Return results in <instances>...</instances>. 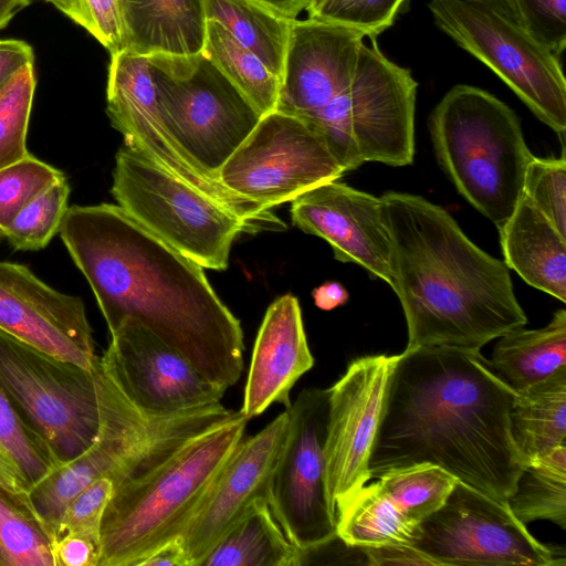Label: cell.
<instances>
[{
	"instance_id": "obj_11",
	"label": "cell",
	"mask_w": 566,
	"mask_h": 566,
	"mask_svg": "<svg viewBox=\"0 0 566 566\" xmlns=\"http://www.w3.org/2000/svg\"><path fill=\"white\" fill-rule=\"evenodd\" d=\"M0 387L60 464L94 441L99 426L94 370L54 357L0 329Z\"/></svg>"
},
{
	"instance_id": "obj_34",
	"label": "cell",
	"mask_w": 566,
	"mask_h": 566,
	"mask_svg": "<svg viewBox=\"0 0 566 566\" xmlns=\"http://www.w3.org/2000/svg\"><path fill=\"white\" fill-rule=\"evenodd\" d=\"M35 85L34 64H29L0 90V169L30 154L27 135Z\"/></svg>"
},
{
	"instance_id": "obj_42",
	"label": "cell",
	"mask_w": 566,
	"mask_h": 566,
	"mask_svg": "<svg viewBox=\"0 0 566 566\" xmlns=\"http://www.w3.org/2000/svg\"><path fill=\"white\" fill-rule=\"evenodd\" d=\"M54 566H98L101 539L82 534H66L51 545Z\"/></svg>"
},
{
	"instance_id": "obj_4",
	"label": "cell",
	"mask_w": 566,
	"mask_h": 566,
	"mask_svg": "<svg viewBox=\"0 0 566 566\" xmlns=\"http://www.w3.org/2000/svg\"><path fill=\"white\" fill-rule=\"evenodd\" d=\"M94 374L99 412L94 441L28 494L29 510L51 544L64 509L91 482L111 476L116 489L154 470L198 436L242 415L221 402L177 413H148L124 396L103 370L99 357Z\"/></svg>"
},
{
	"instance_id": "obj_32",
	"label": "cell",
	"mask_w": 566,
	"mask_h": 566,
	"mask_svg": "<svg viewBox=\"0 0 566 566\" xmlns=\"http://www.w3.org/2000/svg\"><path fill=\"white\" fill-rule=\"evenodd\" d=\"M0 546L8 566H54L51 543L36 518L1 489Z\"/></svg>"
},
{
	"instance_id": "obj_43",
	"label": "cell",
	"mask_w": 566,
	"mask_h": 566,
	"mask_svg": "<svg viewBox=\"0 0 566 566\" xmlns=\"http://www.w3.org/2000/svg\"><path fill=\"white\" fill-rule=\"evenodd\" d=\"M370 566L416 565L436 566L424 554L409 545L363 546Z\"/></svg>"
},
{
	"instance_id": "obj_10",
	"label": "cell",
	"mask_w": 566,
	"mask_h": 566,
	"mask_svg": "<svg viewBox=\"0 0 566 566\" xmlns=\"http://www.w3.org/2000/svg\"><path fill=\"white\" fill-rule=\"evenodd\" d=\"M436 24L489 66L536 117L564 136L566 80L559 57L526 28L481 0H430Z\"/></svg>"
},
{
	"instance_id": "obj_9",
	"label": "cell",
	"mask_w": 566,
	"mask_h": 566,
	"mask_svg": "<svg viewBox=\"0 0 566 566\" xmlns=\"http://www.w3.org/2000/svg\"><path fill=\"white\" fill-rule=\"evenodd\" d=\"M147 57L166 128L201 169L218 179L222 165L262 115L205 51Z\"/></svg>"
},
{
	"instance_id": "obj_15",
	"label": "cell",
	"mask_w": 566,
	"mask_h": 566,
	"mask_svg": "<svg viewBox=\"0 0 566 566\" xmlns=\"http://www.w3.org/2000/svg\"><path fill=\"white\" fill-rule=\"evenodd\" d=\"M329 388L303 389L286 407L287 434L270 488L269 504L287 538L298 548L337 534L325 482Z\"/></svg>"
},
{
	"instance_id": "obj_35",
	"label": "cell",
	"mask_w": 566,
	"mask_h": 566,
	"mask_svg": "<svg viewBox=\"0 0 566 566\" xmlns=\"http://www.w3.org/2000/svg\"><path fill=\"white\" fill-rule=\"evenodd\" d=\"M0 447L18 465L29 489L61 465L48 443L19 416L1 387Z\"/></svg>"
},
{
	"instance_id": "obj_22",
	"label": "cell",
	"mask_w": 566,
	"mask_h": 566,
	"mask_svg": "<svg viewBox=\"0 0 566 566\" xmlns=\"http://www.w3.org/2000/svg\"><path fill=\"white\" fill-rule=\"evenodd\" d=\"M366 35L313 19L292 21L276 109L310 122L352 83Z\"/></svg>"
},
{
	"instance_id": "obj_47",
	"label": "cell",
	"mask_w": 566,
	"mask_h": 566,
	"mask_svg": "<svg viewBox=\"0 0 566 566\" xmlns=\"http://www.w3.org/2000/svg\"><path fill=\"white\" fill-rule=\"evenodd\" d=\"M315 305L323 311H332L348 301L347 290L338 282L328 281L317 286L313 293Z\"/></svg>"
},
{
	"instance_id": "obj_46",
	"label": "cell",
	"mask_w": 566,
	"mask_h": 566,
	"mask_svg": "<svg viewBox=\"0 0 566 566\" xmlns=\"http://www.w3.org/2000/svg\"><path fill=\"white\" fill-rule=\"evenodd\" d=\"M138 566H188L179 543L176 538L147 555Z\"/></svg>"
},
{
	"instance_id": "obj_8",
	"label": "cell",
	"mask_w": 566,
	"mask_h": 566,
	"mask_svg": "<svg viewBox=\"0 0 566 566\" xmlns=\"http://www.w3.org/2000/svg\"><path fill=\"white\" fill-rule=\"evenodd\" d=\"M111 192L128 216L203 269L226 270L234 239L251 233L238 216L125 143Z\"/></svg>"
},
{
	"instance_id": "obj_40",
	"label": "cell",
	"mask_w": 566,
	"mask_h": 566,
	"mask_svg": "<svg viewBox=\"0 0 566 566\" xmlns=\"http://www.w3.org/2000/svg\"><path fill=\"white\" fill-rule=\"evenodd\" d=\"M93 35L111 54L122 50L117 0H43Z\"/></svg>"
},
{
	"instance_id": "obj_3",
	"label": "cell",
	"mask_w": 566,
	"mask_h": 566,
	"mask_svg": "<svg viewBox=\"0 0 566 566\" xmlns=\"http://www.w3.org/2000/svg\"><path fill=\"white\" fill-rule=\"evenodd\" d=\"M380 198L391 239L390 286L407 323L403 352L480 350L525 326L504 261L475 245L451 214L426 198L395 191Z\"/></svg>"
},
{
	"instance_id": "obj_17",
	"label": "cell",
	"mask_w": 566,
	"mask_h": 566,
	"mask_svg": "<svg viewBox=\"0 0 566 566\" xmlns=\"http://www.w3.org/2000/svg\"><path fill=\"white\" fill-rule=\"evenodd\" d=\"M99 364L124 396L148 413L214 405L227 391L134 318L111 334Z\"/></svg>"
},
{
	"instance_id": "obj_5",
	"label": "cell",
	"mask_w": 566,
	"mask_h": 566,
	"mask_svg": "<svg viewBox=\"0 0 566 566\" xmlns=\"http://www.w3.org/2000/svg\"><path fill=\"white\" fill-rule=\"evenodd\" d=\"M247 422L241 415L207 431L154 470L119 484L103 515L98 566H138L178 538L243 439Z\"/></svg>"
},
{
	"instance_id": "obj_41",
	"label": "cell",
	"mask_w": 566,
	"mask_h": 566,
	"mask_svg": "<svg viewBox=\"0 0 566 566\" xmlns=\"http://www.w3.org/2000/svg\"><path fill=\"white\" fill-rule=\"evenodd\" d=\"M523 25L558 57L566 46V0H517Z\"/></svg>"
},
{
	"instance_id": "obj_31",
	"label": "cell",
	"mask_w": 566,
	"mask_h": 566,
	"mask_svg": "<svg viewBox=\"0 0 566 566\" xmlns=\"http://www.w3.org/2000/svg\"><path fill=\"white\" fill-rule=\"evenodd\" d=\"M203 51L262 116L276 109L281 80L220 23L207 20Z\"/></svg>"
},
{
	"instance_id": "obj_44",
	"label": "cell",
	"mask_w": 566,
	"mask_h": 566,
	"mask_svg": "<svg viewBox=\"0 0 566 566\" xmlns=\"http://www.w3.org/2000/svg\"><path fill=\"white\" fill-rule=\"evenodd\" d=\"M29 64H34L31 45L22 40H0V90Z\"/></svg>"
},
{
	"instance_id": "obj_49",
	"label": "cell",
	"mask_w": 566,
	"mask_h": 566,
	"mask_svg": "<svg viewBox=\"0 0 566 566\" xmlns=\"http://www.w3.org/2000/svg\"><path fill=\"white\" fill-rule=\"evenodd\" d=\"M30 3V0H0V30L6 28L12 18Z\"/></svg>"
},
{
	"instance_id": "obj_50",
	"label": "cell",
	"mask_w": 566,
	"mask_h": 566,
	"mask_svg": "<svg viewBox=\"0 0 566 566\" xmlns=\"http://www.w3.org/2000/svg\"><path fill=\"white\" fill-rule=\"evenodd\" d=\"M486 2L507 18L523 25L522 14L517 4V0H481ZM524 27V25H523Z\"/></svg>"
},
{
	"instance_id": "obj_6",
	"label": "cell",
	"mask_w": 566,
	"mask_h": 566,
	"mask_svg": "<svg viewBox=\"0 0 566 566\" xmlns=\"http://www.w3.org/2000/svg\"><path fill=\"white\" fill-rule=\"evenodd\" d=\"M428 125L437 160L458 192L502 229L534 157L515 112L491 93L461 84L437 104Z\"/></svg>"
},
{
	"instance_id": "obj_14",
	"label": "cell",
	"mask_w": 566,
	"mask_h": 566,
	"mask_svg": "<svg viewBox=\"0 0 566 566\" xmlns=\"http://www.w3.org/2000/svg\"><path fill=\"white\" fill-rule=\"evenodd\" d=\"M345 174L319 133L273 111L222 165L218 179L234 195L272 210Z\"/></svg>"
},
{
	"instance_id": "obj_24",
	"label": "cell",
	"mask_w": 566,
	"mask_h": 566,
	"mask_svg": "<svg viewBox=\"0 0 566 566\" xmlns=\"http://www.w3.org/2000/svg\"><path fill=\"white\" fill-rule=\"evenodd\" d=\"M122 50L143 55H193L203 51L205 0H117Z\"/></svg>"
},
{
	"instance_id": "obj_19",
	"label": "cell",
	"mask_w": 566,
	"mask_h": 566,
	"mask_svg": "<svg viewBox=\"0 0 566 566\" xmlns=\"http://www.w3.org/2000/svg\"><path fill=\"white\" fill-rule=\"evenodd\" d=\"M0 329L91 371L98 359L83 301L22 264L0 261Z\"/></svg>"
},
{
	"instance_id": "obj_27",
	"label": "cell",
	"mask_w": 566,
	"mask_h": 566,
	"mask_svg": "<svg viewBox=\"0 0 566 566\" xmlns=\"http://www.w3.org/2000/svg\"><path fill=\"white\" fill-rule=\"evenodd\" d=\"M509 419L525 464L566 442V368L516 391Z\"/></svg>"
},
{
	"instance_id": "obj_29",
	"label": "cell",
	"mask_w": 566,
	"mask_h": 566,
	"mask_svg": "<svg viewBox=\"0 0 566 566\" xmlns=\"http://www.w3.org/2000/svg\"><path fill=\"white\" fill-rule=\"evenodd\" d=\"M207 20L220 23L280 80L292 21L258 0H205Z\"/></svg>"
},
{
	"instance_id": "obj_23",
	"label": "cell",
	"mask_w": 566,
	"mask_h": 566,
	"mask_svg": "<svg viewBox=\"0 0 566 566\" xmlns=\"http://www.w3.org/2000/svg\"><path fill=\"white\" fill-rule=\"evenodd\" d=\"M313 366L298 300L285 294L268 307L259 328L240 412L249 420L274 402L289 407L293 386Z\"/></svg>"
},
{
	"instance_id": "obj_45",
	"label": "cell",
	"mask_w": 566,
	"mask_h": 566,
	"mask_svg": "<svg viewBox=\"0 0 566 566\" xmlns=\"http://www.w3.org/2000/svg\"><path fill=\"white\" fill-rule=\"evenodd\" d=\"M0 489L17 496L29 510V485L11 457L0 447ZM30 511V510H29Z\"/></svg>"
},
{
	"instance_id": "obj_21",
	"label": "cell",
	"mask_w": 566,
	"mask_h": 566,
	"mask_svg": "<svg viewBox=\"0 0 566 566\" xmlns=\"http://www.w3.org/2000/svg\"><path fill=\"white\" fill-rule=\"evenodd\" d=\"M291 218L302 231L327 241L337 261L356 263L390 285L391 239L380 197L335 179L294 199Z\"/></svg>"
},
{
	"instance_id": "obj_36",
	"label": "cell",
	"mask_w": 566,
	"mask_h": 566,
	"mask_svg": "<svg viewBox=\"0 0 566 566\" xmlns=\"http://www.w3.org/2000/svg\"><path fill=\"white\" fill-rule=\"evenodd\" d=\"M64 174L29 154L0 169V237L20 211Z\"/></svg>"
},
{
	"instance_id": "obj_28",
	"label": "cell",
	"mask_w": 566,
	"mask_h": 566,
	"mask_svg": "<svg viewBox=\"0 0 566 566\" xmlns=\"http://www.w3.org/2000/svg\"><path fill=\"white\" fill-rule=\"evenodd\" d=\"M298 547L285 535L269 501L260 499L200 566H296Z\"/></svg>"
},
{
	"instance_id": "obj_20",
	"label": "cell",
	"mask_w": 566,
	"mask_h": 566,
	"mask_svg": "<svg viewBox=\"0 0 566 566\" xmlns=\"http://www.w3.org/2000/svg\"><path fill=\"white\" fill-rule=\"evenodd\" d=\"M287 429L285 410L233 450L203 504L178 537L188 566H200L254 502L269 501Z\"/></svg>"
},
{
	"instance_id": "obj_2",
	"label": "cell",
	"mask_w": 566,
	"mask_h": 566,
	"mask_svg": "<svg viewBox=\"0 0 566 566\" xmlns=\"http://www.w3.org/2000/svg\"><path fill=\"white\" fill-rule=\"evenodd\" d=\"M515 394L480 350L426 346L398 354L369 458L370 479L431 464L506 501L525 465L510 431Z\"/></svg>"
},
{
	"instance_id": "obj_1",
	"label": "cell",
	"mask_w": 566,
	"mask_h": 566,
	"mask_svg": "<svg viewBox=\"0 0 566 566\" xmlns=\"http://www.w3.org/2000/svg\"><path fill=\"white\" fill-rule=\"evenodd\" d=\"M60 237L114 333L134 318L228 389L243 371L240 321L203 268L160 240L119 206L69 207Z\"/></svg>"
},
{
	"instance_id": "obj_26",
	"label": "cell",
	"mask_w": 566,
	"mask_h": 566,
	"mask_svg": "<svg viewBox=\"0 0 566 566\" xmlns=\"http://www.w3.org/2000/svg\"><path fill=\"white\" fill-rule=\"evenodd\" d=\"M490 363L515 392L566 368V311L557 310L542 328L522 326L501 335Z\"/></svg>"
},
{
	"instance_id": "obj_13",
	"label": "cell",
	"mask_w": 566,
	"mask_h": 566,
	"mask_svg": "<svg viewBox=\"0 0 566 566\" xmlns=\"http://www.w3.org/2000/svg\"><path fill=\"white\" fill-rule=\"evenodd\" d=\"M106 101L112 126L125 144L238 216L251 233L284 228L271 209L228 190L179 146L163 122L147 56L125 50L111 54Z\"/></svg>"
},
{
	"instance_id": "obj_38",
	"label": "cell",
	"mask_w": 566,
	"mask_h": 566,
	"mask_svg": "<svg viewBox=\"0 0 566 566\" xmlns=\"http://www.w3.org/2000/svg\"><path fill=\"white\" fill-rule=\"evenodd\" d=\"M523 196L566 237V160L533 157L523 181Z\"/></svg>"
},
{
	"instance_id": "obj_7",
	"label": "cell",
	"mask_w": 566,
	"mask_h": 566,
	"mask_svg": "<svg viewBox=\"0 0 566 566\" xmlns=\"http://www.w3.org/2000/svg\"><path fill=\"white\" fill-rule=\"evenodd\" d=\"M370 40L361 44L350 85L306 123L346 172L368 161L406 166L415 156L417 82Z\"/></svg>"
},
{
	"instance_id": "obj_16",
	"label": "cell",
	"mask_w": 566,
	"mask_h": 566,
	"mask_svg": "<svg viewBox=\"0 0 566 566\" xmlns=\"http://www.w3.org/2000/svg\"><path fill=\"white\" fill-rule=\"evenodd\" d=\"M397 358L398 354L359 357L329 388L325 482L336 516L370 479L369 458Z\"/></svg>"
},
{
	"instance_id": "obj_18",
	"label": "cell",
	"mask_w": 566,
	"mask_h": 566,
	"mask_svg": "<svg viewBox=\"0 0 566 566\" xmlns=\"http://www.w3.org/2000/svg\"><path fill=\"white\" fill-rule=\"evenodd\" d=\"M457 481L431 464L389 471L364 485L337 513V535L355 546L409 545Z\"/></svg>"
},
{
	"instance_id": "obj_30",
	"label": "cell",
	"mask_w": 566,
	"mask_h": 566,
	"mask_svg": "<svg viewBox=\"0 0 566 566\" xmlns=\"http://www.w3.org/2000/svg\"><path fill=\"white\" fill-rule=\"evenodd\" d=\"M506 503L524 524L545 520L566 528V442L524 465Z\"/></svg>"
},
{
	"instance_id": "obj_37",
	"label": "cell",
	"mask_w": 566,
	"mask_h": 566,
	"mask_svg": "<svg viewBox=\"0 0 566 566\" xmlns=\"http://www.w3.org/2000/svg\"><path fill=\"white\" fill-rule=\"evenodd\" d=\"M407 0H307L308 19L347 27L376 38L389 28Z\"/></svg>"
},
{
	"instance_id": "obj_48",
	"label": "cell",
	"mask_w": 566,
	"mask_h": 566,
	"mask_svg": "<svg viewBox=\"0 0 566 566\" xmlns=\"http://www.w3.org/2000/svg\"><path fill=\"white\" fill-rule=\"evenodd\" d=\"M275 12L289 18L296 19L305 9L307 0H258Z\"/></svg>"
},
{
	"instance_id": "obj_39",
	"label": "cell",
	"mask_w": 566,
	"mask_h": 566,
	"mask_svg": "<svg viewBox=\"0 0 566 566\" xmlns=\"http://www.w3.org/2000/svg\"><path fill=\"white\" fill-rule=\"evenodd\" d=\"M114 491L115 482L111 476H101L80 491L64 509L54 541L66 534L101 539L103 515Z\"/></svg>"
},
{
	"instance_id": "obj_25",
	"label": "cell",
	"mask_w": 566,
	"mask_h": 566,
	"mask_svg": "<svg viewBox=\"0 0 566 566\" xmlns=\"http://www.w3.org/2000/svg\"><path fill=\"white\" fill-rule=\"evenodd\" d=\"M499 233L506 266L531 286L566 302V237L525 196Z\"/></svg>"
},
{
	"instance_id": "obj_12",
	"label": "cell",
	"mask_w": 566,
	"mask_h": 566,
	"mask_svg": "<svg viewBox=\"0 0 566 566\" xmlns=\"http://www.w3.org/2000/svg\"><path fill=\"white\" fill-rule=\"evenodd\" d=\"M409 546L436 566H565V554L537 541L506 501L457 481L443 504L422 520Z\"/></svg>"
},
{
	"instance_id": "obj_51",
	"label": "cell",
	"mask_w": 566,
	"mask_h": 566,
	"mask_svg": "<svg viewBox=\"0 0 566 566\" xmlns=\"http://www.w3.org/2000/svg\"><path fill=\"white\" fill-rule=\"evenodd\" d=\"M0 566H8L4 554L2 552V548L0 546Z\"/></svg>"
},
{
	"instance_id": "obj_33",
	"label": "cell",
	"mask_w": 566,
	"mask_h": 566,
	"mask_svg": "<svg viewBox=\"0 0 566 566\" xmlns=\"http://www.w3.org/2000/svg\"><path fill=\"white\" fill-rule=\"evenodd\" d=\"M70 191L65 176L56 179L20 211L1 238L21 251L45 248L60 231L69 209Z\"/></svg>"
}]
</instances>
